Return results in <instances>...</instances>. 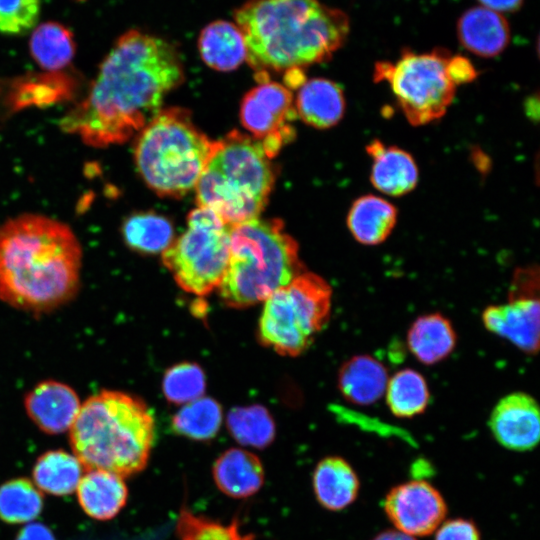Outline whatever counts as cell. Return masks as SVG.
<instances>
[{"label": "cell", "instance_id": "1", "mask_svg": "<svg viewBox=\"0 0 540 540\" xmlns=\"http://www.w3.org/2000/svg\"><path fill=\"white\" fill-rule=\"evenodd\" d=\"M184 76L171 42L130 29L113 44L86 98L63 117L61 128L96 148L123 143L161 111Z\"/></svg>", "mask_w": 540, "mask_h": 540}, {"label": "cell", "instance_id": "2", "mask_svg": "<svg viewBox=\"0 0 540 540\" xmlns=\"http://www.w3.org/2000/svg\"><path fill=\"white\" fill-rule=\"evenodd\" d=\"M82 248L71 228L39 214L0 226V300L42 314L72 300L80 287Z\"/></svg>", "mask_w": 540, "mask_h": 540}, {"label": "cell", "instance_id": "3", "mask_svg": "<svg viewBox=\"0 0 540 540\" xmlns=\"http://www.w3.org/2000/svg\"><path fill=\"white\" fill-rule=\"evenodd\" d=\"M257 72L302 69L329 60L346 42L345 12L319 0H247L233 12Z\"/></svg>", "mask_w": 540, "mask_h": 540}, {"label": "cell", "instance_id": "4", "mask_svg": "<svg viewBox=\"0 0 540 540\" xmlns=\"http://www.w3.org/2000/svg\"><path fill=\"white\" fill-rule=\"evenodd\" d=\"M69 431L73 454L83 468L107 470L124 478L146 467L155 423L140 398L102 390L81 404Z\"/></svg>", "mask_w": 540, "mask_h": 540}, {"label": "cell", "instance_id": "5", "mask_svg": "<svg viewBox=\"0 0 540 540\" xmlns=\"http://www.w3.org/2000/svg\"><path fill=\"white\" fill-rule=\"evenodd\" d=\"M305 271L298 244L278 219L255 218L230 226V254L218 287L223 302L245 308L264 301Z\"/></svg>", "mask_w": 540, "mask_h": 540}, {"label": "cell", "instance_id": "6", "mask_svg": "<svg viewBox=\"0 0 540 540\" xmlns=\"http://www.w3.org/2000/svg\"><path fill=\"white\" fill-rule=\"evenodd\" d=\"M275 174L260 139L238 131L215 141L195 186L199 207L215 212L233 226L255 218L264 209Z\"/></svg>", "mask_w": 540, "mask_h": 540}, {"label": "cell", "instance_id": "7", "mask_svg": "<svg viewBox=\"0 0 540 540\" xmlns=\"http://www.w3.org/2000/svg\"><path fill=\"white\" fill-rule=\"evenodd\" d=\"M215 146L192 122L188 110H161L140 132L134 147L136 167L160 196L181 197L192 190Z\"/></svg>", "mask_w": 540, "mask_h": 540}, {"label": "cell", "instance_id": "8", "mask_svg": "<svg viewBox=\"0 0 540 540\" xmlns=\"http://www.w3.org/2000/svg\"><path fill=\"white\" fill-rule=\"evenodd\" d=\"M263 302L260 342L280 355L297 356L327 324L332 289L324 278L305 270Z\"/></svg>", "mask_w": 540, "mask_h": 540}, {"label": "cell", "instance_id": "9", "mask_svg": "<svg viewBox=\"0 0 540 540\" xmlns=\"http://www.w3.org/2000/svg\"><path fill=\"white\" fill-rule=\"evenodd\" d=\"M451 56L442 48L427 53L404 50L396 62H377L373 78L389 84L411 125L429 124L446 113L455 96L457 85L449 70Z\"/></svg>", "mask_w": 540, "mask_h": 540}, {"label": "cell", "instance_id": "10", "mask_svg": "<svg viewBox=\"0 0 540 540\" xmlns=\"http://www.w3.org/2000/svg\"><path fill=\"white\" fill-rule=\"evenodd\" d=\"M230 226L212 210L190 212L184 233L162 252V260L184 291L206 296L218 289L227 270Z\"/></svg>", "mask_w": 540, "mask_h": 540}, {"label": "cell", "instance_id": "11", "mask_svg": "<svg viewBox=\"0 0 540 540\" xmlns=\"http://www.w3.org/2000/svg\"><path fill=\"white\" fill-rule=\"evenodd\" d=\"M384 510L395 529L419 537L433 533L440 526L447 505L434 486L419 479L393 487L385 497Z\"/></svg>", "mask_w": 540, "mask_h": 540}, {"label": "cell", "instance_id": "12", "mask_svg": "<svg viewBox=\"0 0 540 540\" xmlns=\"http://www.w3.org/2000/svg\"><path fill=\"white\" fill-rule=\"evenodd\" d=\"M488 425L501 446L512 451H530L540 439L538 402L526 392H511L494 405Z\"/></svg>", "mask_w": 540, "mask_h": 540}, {"label": "cell", "instance_id": "13", "mask_svg": "<svg viewBox=\"0 0 540 540\" xmlns=\"http://www.w3.org/2000/svg\"><path fill=\"white\" fill-rule=\"evenodd\" d=\"M295 116L292 94L276 82H260L250 90L241 104L240 118L255 138L280 137L285 140L292 130L287 126Z\"/></svg>", "mask_w": 540, "mask_h": 540}, {"label": "cell", "instance_id": "14", "mask_svg": "<svg viewBox=\"0 0 540 540\" xmlns=\"http://www.w3.org/2000/svg\"><path fill=\"white\" fill-rule=\"evenodd\" d=\"M490 333L509 341L520 351L535 355L539 350V297H508L507 302L492 304L481 314Z\"/></svg>", "mask_w": 540, "mask_h": 540}, {"label": "cell", "instance_id": "15", "mask_svg": "<svg viewBox=\"0 0 540 540\" xmlns=\"http://www.w3.org/2000/svg\"><path fill=\"white\" fill-rule=\"evenodd\" d=\"M29 418L47 434L70 429L81 408L77 393L67 384L47 380L37 384L24 399Z\"/></svg>", "mask_w": 540, "mask_h": 540}, {"label": "cell", "instance_id": "16", "mask_svg": "<svg viewBox=\"0 0 540 540\" xmlns=\"http://www.w3.org/2000/svg\"><path fill=\"white\" fill-rule=\"evenodd\" d=\"M366 152L372 158L370 180L377 190L390 196H402L416 187L418 167L410 153L396 146H386L378 139L366 146Z\"/></svg>", "mask_w": 540, "mask_h": 540}, {"label": "cell", "instance_id": "17", "mask_svg": "<svg viewBox=\"0 0 540 540\" xmlns=\"http://www.w3.org/2000/svg\"><path fill=\"white\" fill-rule=\"evenodd\" d=\"M457 35L462 46L471 53L481 57H494L508 46L510 27L501 13L476 6L460 16Z\"/></svg>", "mask_w": 540, "mask_h": 540}, {"label": "cell", "instance_id": "18", "mask_svg": "<svg viewBox=\"0 0 540 540\" xmlns=\"http://www.w3.org/2000/svg\"><path fill=\"white\" fill-rule=\"evenodd\" d=\"M386 366L377 358L354 355L338 372L337 386L342 397L356 406H369L384 397L389 379Z\"/></svg>", "mask_w": 540, "mask_h": 540}, {"label": "cell", "instance_id": "19", "mask_svg": "<svg viewBox=\"0 0 540 540\" xmlns=\"http://www.w3.org/2000/svg\"><path fill=\"white\" fill-rule=\"evenodd\" d=\"M407 348L421 364L431 366L447 359L457 345V333L449 318L439 312L418 316L409 326Z\"/></svg>", "mask_w": 540, "mask_h": 540}, {"label": "cell", "instance_id": "20", "mask_svg": "<svg viewBox=\"0 0 540 540\" xmlns=\"http://www.w3.org/2000/svg\"><path fill=\"white\" fill-rule=\"evenodd\" d=\"M217 488L234 499H244L256 494L264 484V468L253 453L240 448L223 452L212 467Z\"/></svg>", "mask_w": 540, "mask_h": 540}, {"label": "cell", "instance_id": "21", "mask_svg": "<svg viewBox=\"0 0 540 540\" xmlns=\"http://www.w3.org/2000/svg\"><path fill=\"white\" fill-rule=\"evenodd\" d=\"M76 490L84 512L97 520L115 517L126 505L128 498L123 477L102 469L87 470Z\"/></svg>", "mask_w": 540, "mask_h": 540}, {"label": "cell", "instance_id": "22", "mask_svg": "<svg viewBox=\"0 0 540 540\" xmlns=\"http://www.w3.org/2000/svg\"><path fill=\"white\" fill-rule=\"evenodd\" d=\"M312 485L319 504L330 511H340L358 496L360 481L353 467L340 456H328L316 465Z\"/></svg>", "mask_w": 540, "mask_h": 540}, {"label": "cell", "instance_id": "23", "mask_svg": "<svg viewBox=\"0 0 540 540\" xmlns=\"http://www.w3.org/2000/svg\"><path fill=\"white\" fill-rule=\"evenodd\" d=\"M345 106L342 88L329 79L307 80L297 94L296 108L300 118L319 129L336 125L344 115Z\"/></svg>", "mask_w": 540, "mask_h": 540}, {"label": "cell", "instance_id": "24", "mask_svg": "<svg viewBox=\"0 0 540 540\" xmlns=\"http://www.w3.org/2000/svg\"><path fill=\"white\" fill-rule=\"evenodd\" d=\"M197 46L204 63L218 71L238 68L247 56L241 30L234 22L223 19L208 23L200 31Z\"/></svg>", "mask_w": 540, "mask_h": 540}, {"label": "cell", "instance_id": "25", "mask_svg": "<svg viewBox=\"0 0 540 540\" xmlns=\"http://www.w3.org/2000/svg\"><path fill=\"white\" fill-rule=\"evenodd\" d=\"M397 209L386 199L375 195H363L351 205L347 226L354 239L363 245L384 242L397 222Z\"/></svg>", "mask_w": 540, "mask_h": 540}, {"label": "cell", "instance_id": "26", "mask_svg": "<svg viewBox=\"0 0 540 540\" xmlns=\"http://www.w3.org/2000/svg\"><path fill=\"white\" fill-rule=\"evenodd\" d=\"M29 51L43 69L55 72L68 66L76 52L71 30L56 21L36 25L29 39Z\"/></svg>", "mask_w": 540, "mask_h": 540}, {"label": "cell", "instance_id": "27", "mask_svg": "<svg viewBox=\"0 0 540 540\" xmlns=\"http://www.w3.org/2000/svg\"><path fill=\"white\" fill-rule=\"evenodd\" d=\"M384 398L392 415L409 419L425 412L430 389L425 377L413 368H403L389 376Z\"/></svg>", "mask_w": 540, "mask_h": 540}, {"label": "cell", "instance_id": "28", "mask_svg": "<svg viewBox=\"0 0 540 540\" xmlns=\"http://www.w3.org/2000/svg\"><path fill=\"white\" fill-rule=\"evenodd\" d=\"M83 469L74 454L64 450H50L37 459L32 475L39 490L63 496L77 489Z\"/></svg>", "mask_w": 540, "mask_h": 540}, {"label": "cell", "instance_id": "29", "mask_svg": "<svg viewBox=\"0 0 540 540\" xmlns=\"http://www.w3.org/2000/svg\"><path fill=\"white\" fill-rule=\"evenodd\" d=\"M125 244L132 250L156 254L164 252L173 242L174 230L171 222L154 212L131 214L122 225Z\"/></svg>", "mask_w": 540, "mask_h": 540}, {"label": "cell", "instance_id": "30", "mask_svg": "<svg viewBox=\"0 0 540 540\" xmlns=\"http://www.w3.org/2000/svg\"><path fill=\"white\" fill-rule=\"evenodd\" d=\"M222 422V410L217 401L200 397L184 406L173 416V430L187 438L206 441L213 438Z\"/></svg>", "mask_w": 540, "mask_h": 540}, {"label": "cell", "instance_id": "31", "mask_svg": "<svg viewBox=\"0 0 540 540\" xmlns=\"http://www.w3.org/2000/svg\"><path fill=\"white\" fill-rule=\"evenodd\" d=\"M227 427L241 445L262 449L275 438V423L266 408L260 405L237 407L227 416Z\"/></svg>", "mask_w": 540, "mask_h": 540}, {"label": "cell", "instance_id": "32", "mask_svg": "<svg viewBox=\"0 0 540 540\" xmlns=\"http://www.w3.org/2000/svg\"><path fill=\"white\" fill-rule=\"evenodd\" d=\"M43 508V495L26 478H16L0 486V519L9 524L33 521Z\"/></svg>", "mask_w": 540, "mask_h": 540}, {"label": "cell", "instance_id": "33", "mask_svg": "<svg viewBox=\"0 0 540 540\" xmlns=\"http://www.w3.org/2000/svg\"><path fill=\"white\" fill-rule=\"evenodd\" d=\"M176 540H256L253 533H244L238 517L223 523L193 513L182 506L175 526Z\"/></svg>", "mask_w": 540, "mask_h": 540}, {"label": "cell", "instance_id": "34", "mask_svg": "<svg viewBox=\"0 0 540 540\" xmlns=\"http://www.w3.org/2000/svg\"><path fill=\"white\" fill-rule=\"evenodd\" d=\"M205 374L195 363L185 362L170 367L163 377L165 398L174 404H186L203 396Z\"/></svg>", "mask_w": 540, "mask_h": 540}, {"label": "cell", "instance_id": "35", "mask_svg": "<svg viewBox=\"0 0 540 540\" xmlns=\"http://www.w3.org/2000/svg\"><path fill=\"white\" fill-rule=\"evenodd\" d=\"M40 10L41 0H0V33L20 35L32 30Z\"/></svg>", "mask_w": 540, "mask_h": 540}, {"label": "cell", "instance_id": "36", "mask_svg": "<svg viewBox=\"0 0 540 540\" xmlns=\"http://www.w3.org/2000/svg\"><path fill=\"white\" fill-rule=\"evenodd\" d=\"M508 297H539L538 266L529 265L515 270Z\"/></svg>", "mask_w": 540, "mask_h": 540}, {"label": "cell", "instance_id": "37", "mask_svg": "<svg viewBox=\"0 0 540 540\" xmlns=\"http://www.w3.org/2000/svg\"><path fill=\"white\" fill-rule=\"evenodd\" d=\"M435 540H481L474 522L457 518L442 522L436 529Z\"/></svg>", "mask_w": 540, "mask_h": 540}, {"label": "cell", "instance_id": "38", "mask_svg": "<svg viewBox=\"0 0 540 540\" xmlns=\"http://www.w3.org/2000/svg\"><path fill=\"white\" fill-rule=\"evenodd\" d=\"M449 70L454 83L458 86L473 81L477 77V71L472 63L460 55H452Z\"/></svg>", "mask_w": 540, "mask_h": 540}, {"label": "cell", "instance_id": "39", "mask_svg": "<svg viewBox=\"0 0 540 540\" xmlns=\"http://www.w3.org/2000/svg\"><path fill=\"white\" fill-rule=\"evenodd\" d=\"M16 540H56L52 531L44 524L30 523L18 533Z\"/></svg>", "mask_w": 540, "mask_h": 540}, {"label": "cell", "instance_id": "40", "mask_svg": "<svg viewBox=\"0 0 540 540\" xmlns=\"http://www.w3.org/2000/svg\"><path fill=\"white\" fill-rule=\"evenodd\" d=\"M483 7L500 12H515L520 9L523 0H478Z\"/></svg>", "mask_w": 540, "mask_h": 540}, {"label": "cell", "instance_id": "41", "mask_svg": "<svg viewBox=\"0 0 540 540\" xmlns=\"http://www.w3.org/2000/svg\"><path fill=\"white\" fill-rule=\"evenodd\" d=\"M373 540H416V537L408 535L397 529L385 530L377 534Z\"/></svg>", "mask_w": 540, "mask_h": 540}, {"label": "cell", "instance_id": "42", "mask_svg": "<svg viewBox=\"0 0 540 540\" xmlns=\"http://www.w3.org/2000/svg\"><path fill=\"white\" fill-rule=\"evenodd\" d=\"M285 72H286L285 79L288 85H291L293 87L298 86V85L301 86L305 82L302 69H289Z\"/></svg>", "mask_w": 540, "mask_h": 540}]
</instances>
